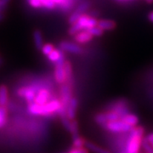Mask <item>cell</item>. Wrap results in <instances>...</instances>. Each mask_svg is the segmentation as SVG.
Segmentation results:
<instances>
[{
    "instance_id": "18",
    "label": "cell",
    "mask_w": 153,
    "mask_h": 153,
    "mask_svg": "<svg viewBox=\"0 0 153 153\" xmlns=\"http://www.w3.org/2000/svg\"><path fill=\"white\" fill-rule=\"evenodd\" d=\"M90 6H91L90 1H88V0H83V1L80 2L78 4V5L76 6V9L74 10L77 11L78 13H80V14L82 15V14H85V12L90 8Z\"/></svg>"
},
{
    "instance_id": "5",
    "label": "cell",
    "mask_w": 153,
    "mask_h": 153,
    "mask_svg": "<svg viewBox=\"0 0 153 153\" xmlns=\"http://www.w3.org/2000/svg\"><path fill=\"white\" fill-rule=\"evenodd\" d=\"M59 49L65 53H71L75 55H80L83 52V49L76 43H72L69 41H61L59 43Z\"/></svg>"
},
{
    "instance_id": "32",
    "label": "cell",
    "mask_w": 153,
    "mask_h": 153,
    "mask_svg": "<svg viewBox=\"0 0 153 153\" xmlns=\"http://www.w3.org/2000/svg\"><path fill=\"white\" fill-rule=\"evenodd\" d=\"M146 139H147V140L149 141V143L151 144V146H152L153 148V133L149 134L147 136H146Z\"/></svg>"
},
{
    "instance_id": "33",
    "label": "cell",
    "mask_w": 153,
    "mask_h": 153,
    "mask_svg": "<svg viewBox=\"0 0 153 153\" xmlns=\"http://www.w3.org/2000/svg\"><path fill=\"white\" fill-rule=\"evenodd\" d=\"M147 17H148V20L153 23V11H152V12H150V13H149V15H148Z\"/></svg>"
},
{
    "instance_id": "19",
    "label": "cell",
    "mask_w": 153,
    "mask_h": 153,
    "mask_svg": "<svg viewBox=\"0 0 153 153\" xmlns=\"http://www.w3.org/2000/svg\"><path fill=\"white\" fill-rule=\"evenodd\" d=\"M8 119L7 106H0V128H4Z\"/></svg>"
},
{
    "instance_id": "25",
    "label": "cell",
    "mask_w": 153,
    "mask_h": 153,
    "mask_svg": "<svg viewBox=\"0 0 153 153\" xmlns=\"http://www.w3.org/2000/svg\"><path fill=\"white\" fill-rule=\"evenodd\" d=\"M87 31L90 33L93 37H101V36H103V34H104V31L99 27L98 26H95V27H94L89 28Z\"/></svg>"
},
{
    "instance_id": "1",
    "label": "cell",
    "mask_w": 153,
    "mask_h": 153,
    "mask_svg": "<svg viewBox=\"0 0 153 153\" xmlns=\"http://www.w3.org/2000/svg\"><path fill=\"white\" fill-rule=\"evenodd\" d=\"M61 106L60 99H52L44 105H38L36 103L27 104L28 113L32 116H44L49 117L58 113V111Z\"/></svg>"
},
{
    "instance_id": "12",
    "label": "cell",
    "mask_w": 153,
    "mask_h": 153,
    "mask_svg": "<svg viewBox=\"0 0 153 153\" xmlns=\"http://www.w3.org/2000/svg\"><path fill=\"white\" fill-rule=\"evenodd\" d=\"M9 104V88L5 84L0 85V106H7Z\"/></svg>"
},
{
    "instance_id": "21",
    "label": "cell",
    "mask_w": 153,
    "mask_h": 153,
    "mask_svg": "<svg viewBox=\"0 0 153 153\" xmlns=\"http://www.w3.org/2000/svg\"><path fill=\"white\" fill-rule=\"evenodd\" d=\"M94 122L99 124L100 126L103 127L108 123L106 118H105V116L104 112H100V113H97V114L94 116Z\"/></svg>"
},
{
    "instance_id": "16",
    "label": "cell",
    "mask_w": 153,
    "mask_h": 153,
    "mask_svg": "<svg viewBox=\"0 0 153 153\" xmlns=\"http://www.w3.org/2000/svg\"><path fill=\"white\" fill-rule=\"evenodd\" d=\"M65 71L66 75V84L70 85L71 87L73 88V79H72V66H71V62L69 60H66L65 64Z\"/></svg>"
},
{
    "instance_id": "34",
    "label": "cell",
    "mask_w": 153,
    "mask_h": 153,
    "mask_svg": "<svg viewBox=\"0 0 153 153\" xmlns=\"http://www.w3.org/2000/svg\"><path fill=\"white\" fill-rule=\"evenodd\" d=\"M4 18H5V15L4 14H0V22H2Z\"/></svg>"
},
{
    "instance_id": "28",
    "label": "cell",
    "mask_w": 153,
    "mask_h": 153,
    "mask_svg": "<svg viewBox=\"0 0 153 153\" xmlns=\"http://www.w3.org/2000/svg\"><path fill=\"white\" fill-rule=\"evenodd\" d=\"M141 146H142L143 149H144L145 153H153L152 146L151 144L149 143V141L147 140V139H146V137L143 138Z\"/></svg>"
},
{
    "instance_id": "14",
    "label": "cell",
    "mask_w": 153,
    "mask_h": 153,
    "mask_svg": "<svg viewBox=\"0 0 153 153\" xmlns=\"http://www.w3.org/2000/svg\"><path fill=\"white\" fill-rule=\"evenodd\" d=\"M121 120L123 121V122L126 123L127 124H128V125L131 126L133 128H134V127H136L137 124H138V123H139V117H138L135 114L128 112V113H127L126 115H124V116L121 118Z\"/></svg>"
},
{
    "instance_id": "37",
    "label": "cell",
    "mask_w": 153,
    "mask_h": 153,
    "mask_svg": "<svg viewBox=\"0 0 153 153\" xmlns=\"http://www.w3.org/2000/svg\"><path fill=\"white\" fill-rule=\"evenodd\" d=\"M116 1H117V2H121V3H123V2H127V1H130V0H116Z\"/></svg>"
},
{
    "instance_id": "27",
    "label": "cell",
    "mask_w": 153,
    "mask_h": 153,
    "mask_svg": "<svg viewBox=\"0 0 153 153\" xmlns=\"http://www.w3.org/2000/svg\"><path fill=\"white\" fill-rule=\"evenodd\" d=\"M55 49V45L52 44H45L43 46V48L41 49V52L43 53V55H44L45 56H48V55Z\"/></svg>"
},
{
    "instance_id": "39",
    "label": "cell",
    "mask_w": 153,
    "mask_h": 153,
    "mask_svg": "<svg viewBox=\"0 0 153 153\" xmlns=\"http://www.w3.org/2000/svg\"><path fill=\"white\" fill-rule=\"evenodd\" d=\"M125 152H126V151H125ZM126 153H127V152H126Z\"/></svg>"
},
{
    "instance_id": "8",
    "label": "cell",
    "mask_w": 153,
    "mask_h": 153,
    "mask_svg": "<svg viewBox=\"0 0 153 153\" xmlns=\"http://www.w3.org/2000/svg\"><path fill=\"white\" fill-rule=\"evenodd\" d=\"M54 78L58 85H62L66 82V75L64 65H55L54 70Z\"/></svg>"
},
{
    "instance_id": "6",
    "label": "cell",
    "mask_w": 153,
    "mask_h": 153,
    "mask_svg": "<svg viewBox=\"0 0 153 153\" xmlns=\"http://www.w3.org/2000/svg\"><path fill=\"white\" fill-rule=\"evenodd\" d=\"M98 22L99 20H97V18L92 16L86 15V14H82L77 21L78 24L81 26V27L83 31H87L89 28L97 26Z\"/></svg>"
},
{
    "instance_id": "23",
    "label": "cell",
    "mask_w": 153,
    "mask_h": 153,
    "mask_svg": "<svg viewBox=\"0 0 153 153\" xmlns=\"http://www.w3.org/2000/svg\"><path fill=\"white\" fill-rule=\"evenodd\" d=\"M69 132L71 133L72 139L78 136V123H77V122L75 119L71 120V125H70Z\"/></svg>"
},
{
    "instance_id": "17",
    "label": "cell",
    "mask_w": 153,
    "mask_h": 153,
    "mask_svg": "<svg viewBox=\"0 0 153 153\" xmlns=\"http://www.w3.org/2000/svg\"><path fill=\"white\" fill-rule=\"evenodd\" d=\"M85 146H86L88 150H89V151H91V152H93L94 153H111L108 150L100 147V146H98L97 145L90 142V141H86Z\"/></svg>"
},
{
    "instance_id": "38",
    "label": "cell",
    "mask_w": 153,
    "mask_h": 153,
    "mask_svg": "<svg viewBox=\"0 0 153 153\" xmlns=\"http://www.w3.org/2000/svg\"><path fill=\"white\" fill-rule=\"evenodd\" d=\"M0 57H1V55H0Z\"/></svg>"
},
{
    "instance_id": "24",
    "label": "cell",
    "mask_w": 153,
    "mask_h": 153,
    "mask_svg": "<svg viewBox=\"0 0 153 153\" xmlns=\"http://www.w3.org/2000/svg\"><path fill=\"white\" fill-rule=\"evenodd\" d=\"M73 147L75 148H81L84 147L85 145H86V140L85 139H83L82 137L81 136H76L75 138H73Z\"/></svg>"
},
{
    "instance_id": "30",
    "label": "cell",
    "mask_w": 153,
    "mask_h": 153,
    "mask_svg": "<svg viewBox=\"0 0 153 153\" xmlns=\"http://www.w3.org/2000/svg\"><path fill=\"white\" fill-rule=\"evenodd\" d=\"M68 153H88L87 148L81 147V148H75L73 147Z\"/></svg>"
},
{
    "instance_id": "22",
    "label": "cell",
    "mask_w": 153,
    "mask_h": 153,
    "mask_svg": "<svg viewBox=\"0 0 153 153\" xmlns=\"http://www.w3.org/2000/svg\"><path fill=\"white\" fill-rule=\"evenodd\" d=\"M104 113L107 122H112V121L120 120L121 119L120 116L113 111H105Z\"/></svg>"
},
{
    "instance_id": "11",
    "label": "cell",
    "mask_w": 153,
    "mask_h": 153,
    "mask_svg": "<svg viewBox=\"0 0 153 153\" xmlns=\"http://www.w3.org/2000/svg\"><path fill=\"white\" fill-rule=\"evenodd\" d=\"M97 26L100 29H102L104 32L105 31H112L117 27V23L112 20L102 19V20H99Z\"/></svg>"
},
{
    "instance_id": "15",
    "label": "cell",
    "mask_w": 153,
    "mask_h": 153,
    "mask_svg": "<svg viewBox=\"0 0 153 153\" xmlns=\"http://www.w3.org/2000/svg\"><path fill=\"white\" fill-rule=\"evenodd\" d=\"M77 3L76 0H65L64 3L58 7V10L62 13H69L72 10L74 6Z\"/></svg>"
},
{
    "instance_id": "26",
    "label": "cell",
    "mask_w": 153,
    "mask_h": 153,
    "mask_svg": "<svg viewBox=\"0 0 153 153\" xmlns=\"http://www.w3.org/2000/svg\"><path fill=\"white\" fill-rule=\"evenodd\" d=\"M82 16V14L78 13L77 11L73 10L71 13V15L69 16V18H68V23L70 25H72L74 23H76L78 21V19L80 18V16Z\"/></svg>"
},
{
    "instance_id": "36",
    "label": "cell",
    "mask_w": 153,
    "mask_h": 153,
    "mask_svg": "<svg viewBox=\"0 0 153 153\" xmlns=\"http://www.w3.org/2000/svg\"><path fill=\"white\" fill-rule=\"evenodd\" d=\"M3 62H4V60H3V58H2V57H0V66L3 65Z\"/></svg>"
},
{
    "instance_id": "13",
    "label": "cell",
    "mask_w": 153,
    "mask_h": 153,
    "mask_svg": "<svg viewBox=\"0 0 153 153\" xmlns=\"http://www.w3.org/2000/svg\"><path fill=\"white\" fill-rule=\"evenodd\" d=\"M33 41H34V44H35V47L37 48L38 50H40L43 48L44 46V38H43V34L42 32L38 29H36L33 31Z\"/></svg>"
},
{
    "instance_id": "10",
    "label": "cell",
    "mask_w": 153,
    "mask_h": 153,
    "mask_svg": "<svg viewBox=\"0 0 153 153\" xmlns=\"http://www.w3.org/2000/svg\"><path fill=\"white\" fill-rule=\"evenodd\" d=\"M76 108H77V100L75 97H72L68 104L67 109H66V116L70 120L75 119Z\"/></svg>"
},
{
    "instance_id": "29",
    "label": "cell",
    "mask_w": 153,
    "mask_h": 153,
    "mask_svg": "<svg viewBox=\"0 0 153 153\" xmlns=\"http://www.w3.org/2000/svg\"><path fill=\"white\" fill-rule=\"evenodd\" d=\"M27 2V4L33 9L36 10H40L43 9V5L40 2V0H26Z\"/></svg>"
},
{
    "instance_id": "31",
    "label": "cell",
    "mask_w": 153,
    "mask_h": 153,
    "mask_svg": "<svg viewBox=\"0 0 153 153\" xmlns=\"http://www.w3.org/2000/svg\"><path fill=\"white\" fill-rule=\"evenodd\" d=\"M11 0H0V7H8Z\"/></svg>"
},
{
    "instance_id": "7",
    "label": "cell",
    "mask_w": 153,
    "mask_h": 153,
    "mask_svg": "<svg viewBox=\"0 0 153 153\" xmlns=\"http://www.w3.org/2000/svg\"><path fill=\"white\" fill-rule=\"evenodd\" d=\"M52 99L55 98H52L50 89L44 88H41L37 93L33 102L38 105H44L49 102V100H51Z\"/></svg>"
},
{
    "instance_id": "9",
    "label": "cell",
    "mask_w": 153,
    "mask_h": 153,
    "mask_svg": "<svg viewBox=\"0 0 153 153\" xmlns=\"http://www.w3.org/2000/svg\"><path fill=\"white\" fill-rule=\"evenodd\" d=\"M93 38V36L88 31H81V32H79L78 33H76V35L73 36L74 41L78 44H88L90 41H92Z\"/></svg>"
},
{
    "instance_id": "3",
    "label": "cell",
    "mask_w": 153,
    "mask_h": 153,
    "mask_svg": "<svg viewBox=\"0 0 153 153\" xmlns=\"http://www.w3.org/2000/svg\"><path fill=\"white\" fill-rule=\"evenodd\" d=\"M104 128L108 130V131L111 132V133H116V134H120V133H127V132H130L133 128V127L127 124L123 121L117 120L112 121V122H108Z\"/></svg>"
},
{
    "instance_id": "35",
    "label": "cell",
    "mask_w": 153,
    "mask_h": 153,
    "mask_svg": "<svg viewBox=\"0 0 153 153\" xmlns=\"http://www.w3.org/2000/svg\"><path fill=\"white\" fill-rule=\"evenodd\" d=\"M146 2L149 4H152L153 3V0H146Z\"/></svg>"
},
{
    "instance_id": "4",
    "label": "cell",
    "mask_w": 153,
    "mask_h": 153,
    "mask_svg": "<svg viewBox=\"0 0 153 153\" xmlns=\"http://www.w3.org/2000/svg\"><path fill=\"white\" fill-rule=\"evenodd\" d=\"M108 111H116L117 114L120 116L122 118L124 115L129 112L128 111V102L124 99H120L117 100L111 104L108 105Z\"/></svg>"
},
{
    "instance_id": "20",
    "label": "cell",
    "mask_w": 153,
    "mask_h": 153,
    "mask_svg": "<svg viewBox=\"0 0 153 153\" xmlns=\"http://www.w3.org/2000/svg\"><path fill=\"white\" fill-rule=\"evenodd\" d=\"M60 52H61V49H59V48H55V49L47 56L48 60H49L51 63H53V64L55 65V63H56V62L59 60V59H60Z\"/></svg>"
},
{
    "instance_id": "2",
    "label": "cell",
    "mask_w": 153,
    "mask_h": 153,
    "mask_svg": "<svg viewBox=\"0 0 153 153\" xmlns=\"http://www.w3.org/2000/svg\"><path fill=\"white\" fill-rule=\"evenodd\" d=\"M145 129L141 126H136L129 132V136L126 142V152L139 153L143 140Z\"/></svg>"
}]
</instances>
